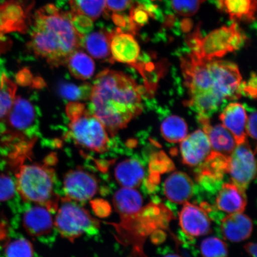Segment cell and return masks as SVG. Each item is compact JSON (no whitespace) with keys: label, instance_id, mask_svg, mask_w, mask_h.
<instances>
[{"label":"cell","instance_id":"1","mask_svg":"<svg viewBox=\"0 0 257 257\" xmlns=\"http://www.w3.org/2000/svg\"><path fill=\"white\" fill-rule=\"evenodd\" d=\"M181 69L190 96L187 105L199 117L210 118L224 101L242 95L243 82L236 64L200 59L191 53L182 58Z\"/></svg>","mask_w":257,"mask_h":257},{"label":"cell","instance_id":"2","mask_svg":"<svg viewBox=\"0 0 257 257\" xmlns=\"http://www.w3.org/2000/svg\"><path fill=\"white\" fill-rule=\"evenodd\" d=\"M140 87L123 72L105 69L95 77L89 96V110L114 137L143 111Z\"/></svg>","mask_w":257,"mask_h":257},{"label":"cell","instance_id":"3","mask_svg":"<svg viewBox=\"0 0 257 257\" xmlns=\"http://www.w3.org/2000/svg\"><path fill=\"white\" fill-rule=\"evenodd\" d=\"M72 13L52 4L35 12L29 48L51 67L66 66L70 55L83 47V38L72 23Z\"/></svg>","mask_w":257,"mask_h":257},{"label":"cell","instance_id":"4","mask_svg":"<svg viewBox=\"0 0 257 257\" xmlns=\"http://www.w3.org/2000/svg\"><path fill=\"white\" fill-rule=\"evenodd\" d=\"M172 214L163 204H150L137 213L120 218L114 223L115 236L124 246L132 247L134 257H147L144 245L150 234L161 228H166Z\"/></svg>","mask_w":257,"mask_h":257},{"label":"cell","instance_id":"5","mask_svg":"<svg viewBox=\"0 0 257 257\" xmlns=\"http://www.w3.org/2000/svg\"><path fill=\"white\" fill-rule=\"evenodd\" d=\"M54 176L49 162L21 165L16 174V192L25 201L56 211L61 198L54 191Z\"/></svg>","mask_w":257,"mask_h":257},{"label":"cell","instance_id":"6","mask_svg":"<svg viewBox=\"0 0 257 257\" xmlns=\"http://www.w3.org/2000/svg\"><path fill=\"white\" fill-rule=\"evenodd\" d=\"M69 134L77 145L91 152L102 153L110 148V137L104 124L81 102L66 106Z\"/></svg>","mask_w":257,"mask_h":257},{"label":"cell","instance_id":"7","mask_svg":"<svg viewBox=\"0 0 257 257\" xmlns=\"http://www.w3.org/2000/svg\"><path fill=\"white\" fill-rule=\"evenodd\" d=\"M188 43L191 54L198 59L213 60L237 50L242 46L245 38L234 23L230 27H222L201 38L199 28L193 34Z\"/></svg>","mask_w":257,"mask_h":257},{"label":"cell","instance_id":"8","mask_svg":"<svg viewBox=\"0 0 257 257\" xmlns=\"http://www.w3.org/2000/svg\"><path fill=\"white\" fill-rule=\"evenodd\" d=\"M57 211L54 227L61 236L70 242L99 229V221L76 202L61 198Z\"/></svg>","mask_w":257,"mask_h":257},{"label":"cell","instance_id":"9","mask_svg":"<svg viewBox=\"0 0 257 257\" xmlns=\"http://www.w3.org/2000/svg\"><path fill=\"white\" fill-rule=\"evenodd\" d=\"M256 172L254 154L248 143L245 141L237 145L228 162L227 173L232 182L245 191L255 178Z\"/></svg>","mask_w":257,"mask_h":257},{"label":"cell","instance_id":"10","mask_svg":"<svg viewBox=\"0 0 257 257\" xmlns=\"http://www.w3.org/2000/svg\"><path fill=\"white\" fill-rule=\"evenodd\" d=\"M63 189L65 198L84 203L98 194L99 182L91 173L78 168L70 170L64 176Z\"/></svg>","mask_w":257,"mask_h":257},{"label":"cell","instance_id":"11","mask_svg":"<svg viewBox=\"0 0 257 257\" xmlns=\"http://www.w3.org/2000/svg\"><path fill=\"white\" fill-rule=\"evenodd\" d=\"M33 5V3L26 5L22 0H6L1 3L0 35L14 32H27Z\"/></svg>","mask_w":257,"mask_h":257},{"label":"cell","instance_id":"12","mask_svg":"<svg viewBox=\"0 0 257 257\" xmlns=\"http://www.w3.org/2000/svg\"><path fill=\"white\" fill-rule=\"evenodd\" d=\"M110 50L111 62L127 64L140 70L138 63L140 48L133 35L118 28L111 31Z\"/></svg>","mask_w":257,"mask_h":257},{"label":"cell","instance_id":"13","mask_svg":"<svg viewBox=\"0 0 257 257\" xmlns=\"http://www.w3.org/2000/svg\"><path fill=\"white\" fill-rule=\"evenodd\" d=\"M179 224L186 236L196 237L211 232V220L205 207L187 202L179 214Z\"/></svg>","mask_w":257,"mask_h":257},{"label":"cell","instance_id":"14","mask_svg":"<svg viewBox=\"0 0 257 257\" xmlns=\"http://www.w3.org/2000/svg\"><path fill=\"white\" fill-rule=\"evenodd\" d=\"M181 143L183 163L189 166H200L207 159L212 151L206 134L201 130L189 135Z\"/></svg>","mask_w":257,"mask_h":257},{"label":"cell","instance_id":"15","mask_svg":"<svg viewBox=\"0 0 257 257\" xmlns=\"http://www.w3.org/2000/svg\"><path fill=\"white\" fill-rule=\"evenodd\" d=\"M194 182L186 173L175 172L166 180L164 192L167 198L178 204H184L194 194Z\"/></svg>","mask_w":257,"mask_h":257},{"label":"cell","instance_id":"16","mask_svg":"<svg viewBox=\"0 0 257 257\" xmlns=\"http://www.w3.org/2000/svg\"><path fill=\"white\" fill-rule=\"evenodd\" d=\"M23 224L31 236L41 237L52 232L54 227L51 212L47 208L36 205L25 212Z\"/></svg>","mask_w":257,"mask_h":257},{"label":"cell","instance_id":"17","mask_svg":"<svg viewBox=\"0 0 257 257\" xmlns=\"http://www.w3.org/2000/svg\"><path fill=\"white\" fill-rule=\"evenodd\" d=\"M198 118L210 141L212 152L230 156L237 146L232 134L223 125L211 126L209 118Z\"/></svg>","mask_w":257,"mask_h":257},{"label":"cell","instance_id":"18","mask_svg":"<svg viewBox=\"0 0 257 257\" xmlns=\"http://www.w3.org/2000/svg\"><path fill=\"white\" fill-rule=\"evenodd\" d=\"M223 126L232 134L237 145L246 141L247 115L245 108L238 102H232L220 115Z\"/></svg>","mask_w":257,"mask_h":257},{"label":"cell","instance_id":"19","mask_svg":"<svg viewBox=\"0 0 257 257\" xmlns=\"http://www.w3.org/2000/svg\"><path fill=\"white\" fill-rule=\"evenodd\" d=\"M221 230L225 239L232 242H240L251 235L253 223L243 213L230 214L221 220Z\"/></svg>","mask_w":257,"mask_h":257},{"label":"cell","instance_id":"20","mask_svg":"<svg viewBox=\"0 0 257 257\" xmlns=\"http://www.w3.org/2000/svg\"><path fill=\"white\" fill-rule=\"evenodd\" d=\"M216 202L218 210L228 214L243 213L247 204L245 191L233 182L225 183L218 193Z\"/></svg>","mask_w":257,"mask_h":257},{"label":"cell","instance_id":"21","mask_svg":"<svg viewBox=\"0 0 257 257\" xmlns=\"http://www.w3.org/2000/svg\"><path fill=\"white\" fill-rule=\"evenodd\" d=\"M6 117L10 127L16 131L24 132L34 123L35 108L27 99L21 96H16L14 103Z\"/></svg>","mask_w":257,"mask_h":257},{"label":"cell","instance_id":"22","mask_svg":"<svg viewBox=\"0 0 257 257\" xmlns=\"http://www.w3.org/2000/svg\"><path fill=\"white\" fill-rule=\"evenodd\" d=\"M145 176L143 165L136 159H126L117 164L114 178L121 187L136 189L142 184Z\"/></svg>","mask_w":257,"mask_h":257},{"label":"cell","instance_id":"23","mask_svg":"<svg viewBox=\"0 0 257 257\" xmlns=\"http://www.w3.org/2000/svg\"><path fill=\"white\" fill-rule=\"evenodd\" d=\"M229 156L212 152L207 159L200 166L198 175V181L201 183L216 184L222 180L227 173Z\"/></svg>","mask_w":257,"mask_h":257},{"label":"cell","instance_id":"24","mask_svg":"<svg viewBox=\"0 0 257 257\" xmlns=\"http://www.w3.org/2000/svg\"><path fill=\"white\" fill-rule=\"evenodd\" d=\"M112 202L120 218L136 213L144 207L142 195L134 188L121 187L115 192Z\"/></svg>","mask_w":257,"mask_h":257},{"label":"cell","instance_id":"25","mask_svg":"<svg viewBox=\"0 0 257 257\" xmlns=\"http://www.w3.org/2000/svg\"><path fill=\"white\" fill-rule=\"evenodd\" d=\"M111 32L101 30L83 38V47L90 56L96 59H110Z\"/></svg>","mask_w":257,"mask_h":257},{"label":"cell","instance_id":"26","mask_svg":"<svg viewBox=\"0 0 257 257\" xmlns=\"http://www.w3.org/2000/svg\"><path fill=\"white\" fill-rule=\"evenodd\" d=\"M219 8L229 15L232 20H255L256 0H217Z\"/></svg>","mask_w":257,"mask_h":257},{"label":"cell","instance_id":"27","mask_svg":"<svg viewBox=\"0 0 257 257\" xmlns=\"http://www.w3.org/2000/svg\"><path fill=\"white\" fill-rule=\"evenodd\" d=\"M66 65L74 78L79 80H86L91 78L95 72L94 60L80 49L70 55Z\"/></svg>","mask_w":257,"mask_h":257},{"label":"cell","instance_id":"28","mask_svg":"<svg viewBox=\"0 0 257 257\" xmlns=\"http://www.w3.org/2000/svg\"><path fill=\"white\" fill-rule=\"evenodd\" d=\"M162 136L170 143H181L187 136L188 127L183 118L171 115L163 121L161 127Z\"/></svg>","mask_w":257,"mask_h":257},{"label":"cell","instance_id":"29","mask_svg":"<svg viewBox=\"0 0 257 257\" xmlns=\"http://www.w3.org/2000/svg\"><path fill=\"white\" fill-rule=\"evenodd\" d=\"M73 14L87 16L96 20L106 11L105 0H69Z\"/></svg>","mask_w":257,"mask_h":257},{"label":"cell","instance_id":"30","mask_svg":"<svg viewBox=\"0 0 257 257\" xmlns=\"http://www.w3.org/2000/svg\"><path fill=\"white\" fill-rule=\"evenodd\" d=\"M17 86L5 74L0 83V119L7 116L16 98Z\"/></svg>","mask_w":257,"mask_h":257},{"label":"cell","instance_id":"31","mask_svg":"<svg viewBox=\"0 0 257 257\" xmlns=\"http://www.w3.org/2000/svg\"><path fill=\"white\" fill-rule=\"evenodd\" d=\"M153 13L151 12L146 6L139 3H135L132 6L128 17V31L133 34L136 32L148 23L149 18L153 17Z\"/></svg>","mask_w":257,"mask_h":257},{"label":"cell","instance_id":"32","mask_svg":"<svg viewBox=\"0 0 257 257\" xmlns=\"http://www.w3.org/2000/svg\"><path fill=\"white\" fill-rule=\"evenodd\" d=\"M202 257H227V246L222 240L216 237H207L200 246Z\"/></svg>","mask_w":257,"mask_h":257},{"label":"cell","instance_id":"33","mask_svg":"<svg viewBox=\"0 0 257 257\" xmlns=\"http://www.w3.org/2000/svg\"><path fill=\"white\" fill-rule=\"evenodd\" d=\"M92 85L86 84L78 86L70 83H62L59 86L61 95L72 101L89 98L91 94Z\"/></svg>","mask_w":257,"mask_h":257},{"label":"cell","instance_id":"34","mask_svg":"<svg viewBox=\"0 0 257 257\" xmlns=\"http://www.w3.org/2000/svg\"><path fill=\"white\" fill-rule=\"evenodd\" d=\"M5 255L6 257H33L34 247L27 239H16L6 245Z\"/></svg>","mask_w":257,"mask_h":257},{"label":"cell","instance_id":"35","mask_svg":"<svg viewBox=\"0 0 257 257\" xmlns=\"http://www.w3.org/2000/svg\"><path fill=\"white\" fill-rule=\"evenodd\" d=\"M204 0H171L172 8L180 16L190 17L197 14Z\"/></svg>","mask_w":257,"mask_h":257},{"label":"cell","instance_id":"36","mask_svg":"<svg viewBox=\"0 0 257 257\" xmlns=\"http://www.w3.org/2000/svg\"><path fill=\"white\" fill-rule=\"evenodd\" d=\"M16 192L15 183L6 175H0V201H6L14 197Z\"/></svg>","mask_w":257,"mask_h":257},{"label":"cell","instance_id":"37","mask_svg":"<svg viewBox=\"0 0 257 257\" xmlns=\"http://www.w3.org/2000/svg\"><path fill=\"white\" fill-rule=\"evenodd\" d=\"M71 20L74 28L83 36L89 34L94 27L93 21L84 15L73 14L72 13Z\"/></svg>","mask_w":257,"mask_h":257},{"label":"cell","instance_id":"38","mask_svg":"<svg viewBox=\"0 0 257 257\" xmlns=\"http://www.w3.org/2000/svg\"><path fill=\"white\" fill-rule=\"evenodd\" d=\"M133 0H105L106 10L114 13L125 11Z\"/></svg>","mask_w":257,"mask_h":257},{"label":"cell","instance_id":"39","mask_svg":"<svg viewBox=\"0 0 257 257\" xmlns=\"http://www.w3.org/2000/svg\"><path fill=\"white\" fill-rule=\"evenodd\" d=\"M242 92L250 97L255 98L256 95V76L252 73L248 82H243Z\"/></svg>","mask_w":257,"mask_h":257},{"label":"cell","instance_id":"40","mask_svg":"<svg viewBox=\"0 0 257 257\" xmlns=\"http://www.w3.org/2000/svg\"><path fill=\"white\" fill-rule=\"evenodd\" d=\"M246 134L253 139L256 138V112L254 111L250 114L247 118L246 124Z\"/></svg>","mask_w":257,"mask_h":257},{"label":"cell","instance_id":"41","mask_svg":"<svg viewBox=\"0 0 257 257\" xmlns=\"http://www.w3.org/2000/svg\"><path fill=\"white\" fill-rule=\"evenodd\" d=\"M112 19L114 23L117 26L118 28L120 29L121 31L124 28H128V19L126 16L115 13L112 15Z\"/></svg>","mask_w":257,"mask_h":257},{"label":"cell","instance_id":"42","mask_svg":"<svg viewBox=\"0 0 257 257\" xmlns=\"http://www.w3.org/2000/svg\"><path fill=\"white\" fill-rule=\"evenodd\" d=\"M244 249L246 252L251 257H256V244L253 242H249L244 246Z\"/></svg>","mask_w":257,"mask_h":257},{"label":"cell","instance_id":"43","mask_svg":"<svg viewBox=\"0 0 257 257\" xmlns=\"http://www.w3.org/2000/svg\"><path fill=\"white\" fill-rule=\"evenodd\" d=\"M5 236V229L3 225L0 223V239H2Z\"/></svg>","mask_w":257,"mask_h":257},{"label":"cell","instance_id":"44","mask_svg":"<svg viewBox=\"0 0 257 257\" xmlns=\"http://www.w3.org/2000/svg\"><path fill=\"white\" fill-rule=\"evenodd\" d=\"M164 257H182L181 255L178 254H176V253H172V254H168Z\"/></svg>","mask_w":257,"mask_h":257}]
</instances>
